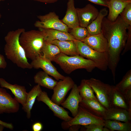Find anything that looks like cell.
<instances>
[{
	"instance_id": "603a6c76",
	"label": "cell",
	"mask_w": 131,
	"mask_h": 131,
	"mask_svg": "<svg viewBox=\"0 0 131 131\" xmlns=\"http://www.w3.org/2000/svg\"><path fill=\"white\" fill-rule=\"evenodd\" d=\"M49 42L56 45L61 52L66 55L73 56L79 55L74 41L55 40Z\"/></svg>"
},
{
	"instance_id": "7c38bea8",
	"label": "cell",
	"mask_w": 131,
	"mask_h": 131,
	"mask_svg": "<svg viewBox=\"0 0 131 131\" xmlns=\"http://www.w3.org/2000/svg\"><path fill=\"white\" fill-rule=\"evenodd\" d=\"M19 103L8 93L5 89L0 88V114L18 112Z\"/></svg>"
},
{
	"instance_id": "484cf974",
	"label": "cell",
	"mask_w": 131,
	"mask_h": 131,
	"mask_svg": "<svg viewBox=\"0 0 131 131\" xmlns=\"http://www.w3.org/2000/svg\"><path fill=\"white\" fill-rule=\"evenodd\" d=\"M108 11L106 8L101 9L95 19L86 28L90 34L93 35L101 32V27L104 18L108 14Z\"/></svg>"
},
{
	"instance_id": "74e56055",
	"label": "cell",
	"mask_w": 131,
	"mask_h": 131,
	"mask_svg": "<svg viewBox=\"0 0 131 131\" xmlns=\"http://www.w3.org/2000/svg\"><path fill=\"white\" fill-rule=\"evenodd\" d=\"M0 124L3 125L5 127L11 130H13L14 128L13 125L12 123L5 122L0 120Z\"/></svg>"
},
{
	"instance_id": "9c48e42d",
	"label": "cell",
	"mask_w": 131,
	"mask_h": 131,
	"mask_svg": "<svg viewBox=\"0 0 131 131\" xmlns=\"http://www.w3.org/2000/svg\"><path fill=\"white\" fill-rule=\"evenodd\" d=\"M75 83L70 77H65L63 80L57 82L53 89V94L50 99L51 101L59 105L64 101L69 91L73 87Z\"/></svg>"
},
{
	"instance_id": "83f0119b",
	"label": "cell",
	"mask_w": 131,
	"mask_h": 131,
	"mask_svg": "<svg viewBox=\"0 0 131 131\" xmlns=\"http://www.w3.org/2000/svg\"><path fill=\"white\" fill-rule=\"evenodd\" d=\"M104 127L108 129L110 131H131V121L121 122L120 121L112 120H105Z\"/></svg>"
},
{
	"instance_id": "277c9868",
	"label": "cell",
	"mask_w": 131,
	"mask_h": 131,
	"mask_svg": "<svg viewBox=\"0 0 131 131\" xmlns=\"http://www.w3.org/2000/svg\"><path fill=\"white\" fill-rule=\"evenodd\" d=\"M53 61L59 65L65 73L68 74L80 69H85L87 72H91L96 67L93 62L80 55L70 56L61 53Z\"/></svg>"
},
{
	"instance_id": "f6af8a7d",
	"label": "cell",
	"mask_w": 131,
	"mask_h": 131,
	"mask_svg": "<svg viewBox=\"0 0 131 131\" xmlns=\"http://www.w3.org/2000/svg\"><path fill=\"white\" fill-rule=\"evenodd\" d=\"M126 1H131V0H123Z\"/></svg>"
},
{
	"instance_id": "9a60e30c",
	"label": "cell",
	"mask_w": 131,
	"mask_h": 131,
	"mask_svg": "<svg viewBox=\"0 0 131 131\" xmlns=\"http://www.w3.org/2000/svg\"><path fill=\"white\" fill-rule=\"evenodd\" d=\"M82 41L96 51L102 52H108L107 42L102 32L93 35L89 34Z\"/></svg>"
},
{
	"instance_id": "5b68a950",
	"label": "cell",
	"mask_w": 131,
	"mask_h": 131,
	"mask_svg": "<svg viewBox=\"0 0 131 131\" xmlns=\"http://www.w3.org/2000/svg\"><path fill=\"white\" fill-rule=\"evenodd\" d=\"M76 44L80 55L93 62L96 67L102 71H106L108 67V52H100L91 48L82 41L75 40Z\"/></svg>"
},
{
	"instance_id": "f546056e",
	"label": "cell",
	"mask_w": 131,
	"mask_h": 131,
	"mask_svg": "<svg viewBox=\"0 0 131 131\" xmlns=\"http://www.w3.org/2000/svg\"><path fill=\"white\" fill-rule=\"evenodd\" d=\"M124 94L131 90V70L128 71L122 80L115 86Z\"/></svg>"
},
{
	"instance_id": "4dcf8cb0",
	"label": "cell",
	"mask_w": 131,
	"mask_h": 131,
	"mask_svg": "<svg viewBox=\"0 0 131 131\" xmlns=\"http://www.w3.org/2000/svg\"><path fill=\"white\" fill-rule=\"evenodd\" d=\"M70 33L76 40L82 41L89 34L86 28L80 26L71 29Z\"/></svg>"
},
{
	"instance_id": "5bb4252c",
	"label": "cell",
	"mask_w": 131,
	"mask_h": 131,
	"mask_svg": "<svg viewBox=\"0 0 131 131\" xmlns=\"http://www.w3.org/2000/svg\"><path fill=\"white\" fill-rule=\"evenodd\" d=\"M71 91L66 100L61 105L64 108L68 109L73 117L77 114L79 104L82 100L78 90V86L75 83L71 89Z\"/></svg>"
},
{
	"instance_id": "f1b7e54d",
	"label": "cell",
	"mask_w": 131,
	"mask_h": 131,
	"mask_svg": "<svg viewBox=\"0 0 131 131\" xmlns=\"http://www.w3.org/2000/svg\"><path fill=\"white\" fill-rule=\"evenodd\" d=\"M78 88L82 99L94 100L98 101L94 94L93 91L87 83L86 79L82 80L80 85L78 86Z\"/></svg>"
},
{
	"instance_id": "2e32d148",
	"label": "cell",
	"mask_w": 131,
	"mask_h": 131,
	"mask_svg": "<svg viewBox=\"0 0 131 131\" xmlns=\"http://www.w3.org/2000/svg\"><path fill=\"white\" fill-rule=\"evenodd\" d=\"M0 86L2 88L10 90L17 101L22 106L25 105L27 92L24 86L16 84H11L2 78H0Z\"/></svg>"
},
{
	"instance_id": "30bf717a",
	"label": "cell",
	"mask_w": 131,
	"mask_h": 131,
	"mask_svg": "<svg viewBox=\"0 0 131 131\" xmlns=\"http://www.w3.org/2000/svg\"><path fill=\"white\" fill-rule=\"evenodd\" d=\"M51 62L41 55L32 60L30 64L33 68L42 69L43 71L57 81L64 79L65 76L58 72Z\"/></svg>"
},
{
	"instance_id": "60d3db41",
	"label": "cell",
	"mask_w": 131,
	"mask_h": 131,
	"mask_svg": "<svg viewBox=\"0 0 131 131\" xmlns=\"http://www.w3.org/2000/svg\"><path fill=\"white\" fill-rule=\"evenodd\" d=\"M5 127L2 125L0 124V131H2L3 130Z\"/></svg>"
},
{
	"instance_id": "7402d4cb",
	"label": "cell",
	"mask_w": 131,
	"mask_h": 131,
	"mask_svg": "<svg viewBox=\"0 0 131 131\" xmlns=\"http://www.w3.org/2000/svg\"><path fill=\"white\" fill-rule=\"evenodd\" d=\"M79 105L93 115L104 119L106 109L98 101L82 99Z\"/></svg>"
},
{
	"instance_id": "7a4b0ae2",
	"label": "cell",
	"mask_w": 131,
	"mask_h": 131,
	"mask_svg": "<svg viewBox=\"0 0 131 131\" xmlns=\"http://www.w3.org/2000/svg\"><path fill=\"white\" fill-rule=\"evenodd\" d=\"M25 31L24 28H22L9 32L4 37L6 44L4 50L7 58L18 67L30 69L33 68L19 41L20 34Z\"/></svg>"
},
{
	"instance_id": "44dd1931",
	"label": "cell",
	"mask_w": 131,
	"mask_h": 131,
	"mask_svg": "<svg viewBox=\"0 0 131 131\" xmlns=\"http://www.w3.org/2000/svg\"><path fill=\"white\" fill-rule=\"evenodd\" d=\"M106 2L109 9L107 18L109 21L113 22L116 20L126 6L131 3V1L109 0Z\"/></svg>"
},
{
	"instance_id": "f35d334b",
	"label": "cell",
	"mask_w": 131,
	"mask_h": 131,
	"mask_svg": "<svg viewBox=\"0 0 131 131\" xmlns=\"http://www.w3.org/2000/svg\"><path fill=\"white\" fill-rule=\"evenodd\" d=\"M81 126L79 125H73L70 126L68 129L69 131H77L80 128Z\"/></svg>"
},
{
	"instance_id": "ac0fdd59",
	"label": "cell",
	"mask_w": 131,
	"mask_h": 131,
	"mask_svg": "<svg viewBox=\"0 0 131 131\" xmlns=\"http://www.w3.org/2000/svg\"><path fill=\"white\" fill-rule=\"evenodd\" d=\"M74 0H68L67 3L66 14L61 20L69 28L72 29L79 26V21Z\"/></svg>"
},
{
	"instance_id": "7bdbcfd3",
	"label": "cell",
	"mask_w": 131,
	"mask_h": 131,
	"mask_svg": "<svg viewBox=\"0 0 131 131\" xmlns=\"http://www.w3.org/2000/svg\"><path fill=\"white\" fill-rule=\"evenodd\" d=\"M5 0H0V2L1 1H4ZM1 16H2L1 15V14H0V19L1 18Z\"/></svg>"
},
{
	"instance_id": "ee69618b",
	"label": "cell",
	"mask_w": 131,
	"mask_h": 131,
	"mask_svg": "<svg viewBox=\"0 0 131 131\" xmlns=\"http://www.w3.org/2000/svg\"><path fill=\"white\" fill-rule=\"evenodd\" d=\"M103 0L106 2L107 1H108L109 0Z\"/></svg>"
},
{
	"instance_id": "e0dca14e",
	"label": "cell",
	"mask_w": 131,
	"mask_h": 131,
	"mask_svg": "<svg viewBox=\"0 0 131 131\" xmlns=\"http://www.w3.org/2000/svg\"><path fill=\"white\" fill-rule=\"evenodd\" d=\"M110 102L111 107L125 109L131 112V106L124 94L115 86L112 85Z\"/></svg>"
},
{
	"instance_id": "4fadbf2b",
	"label": "cell",
	"mask_w": 131,
	"mask_h": 131,
	"mask_svg": "<svg viewBox=\"0 0 131 131\" xmlns=\"http://www.w3.org/2000/svg\"><path fill=\"white\" fill-rule=\"evenodd\" d=\"M79 26L87 28L96 18L99 13L98 9L89 4L82 8H76Z\"/></svg>"
},
{
	"instance_id": "e575fe53",
	"label": "cell",
	"mask_w": 131,
	"mask_h": 131,
	"mask_svg": "<svg viewBox=\"0 0 131 131\" xmlns=\"http://www.w3.org/2000/svg\"><path fill=\"white\" fill-rule=\"evenodd\" d=\"M32 128L33 131H41L43 129V125L41 123L36 122L33 125Z\"/></svg>"
},
{
	"instance_id": "ffe728a7",
	"label": "cell",
	"mask_w": 131,
	"mask_h": 131,
	"mask_svg": "<svg viewBox=\"0 0 131 131\" xmlns=\"http://www.w3.org/2000/svg\"><path fill=\"white\" fill-rule=\"evenodd\" d=\"M104 119L130 122L131 120V112L125 109L111 107L106 109Z\"/></svg>"
},
{
	"instance_id": "836d02e7",
	"label": "cell",
	"mask_w": 131,
	"mask_h": 131,
	"mask_svg": "<svg viewBox=\"0 0 131 131\" xmlns=\"http://www.w3.org/2000/svg\"><path fill=\"white\" fill-rule=\"evenodd\" d=\"M127 30V38L125 46L122 53V55H124L131 49V26H129Z\"/></svg>"
},
{
	"instance_id": "b9f144b4",
	"label": "cell",
	"mask_w": 131,
	"mask_h": 131,
	"mask_svg": "<svg viewBox=\"0 0 131 131\" xmlns=\"http://www.w3.org/2000/svg\"><path fill=\"white\" fill-rule=\"evenodd\" d=\"M103 131H110L108 128L104 127Z\"/></svg>"
},
{
	"instance_id": "8992f818",
	"label": "cell",
	"mask_w": 131,
	"mask_h": 131,
	"mask_svg": "<svg viewBox=\"0 0 131 131\" xmlns=\"http://www.w3.org/2000/svg\"><path fill=\"white\" fill-rule=\"evenodd\" d=\"M105 120L90 113L79 105L77 114L70 121L63 122L61 124L62 128L66 130L73 125H86L92 124L104 125Z\"/></svg>"
},
{
	"instance_id": "52a82bcc",
	"label": "cell",
	"mask_w": 131,
	"mask_h": 131,
	"mask_svg": "<svg viewBox=\"0 0 131 131\" xmlns=\"http://www.w3.org/2000/svg\"><path fill=\"white\" fill-rule=\"evenodd\" d=\"M86 81L95 93L98 101L106 109L111 107L110 95L112 85L93 78Z\"/></svg>"
},
{
	"instance_id": "cb8c5ba5",
	"label": "cell",
	"mask_w": 131,
	"mask_h": 131,
	"mask_svg": "<svg viewBox=\"0 0 131 131\" xmlns=\"http://www.w3.org/2000/svg\"><path fill=\"white\" fill-rule=\"evenodd\" d=\"M42 91L41 86L37 84L27 93L26 103L25 105L22 106V109L26 113L28 119L31 118V110L37 96Z\"/></svg>"
},
{
	"instance_id": "8fae6325",
	"label": "cell",
	"mask_w": 131,
	"mask_h": 131,
	"mask_svg": "<svg viewBox=\"0 0 131 131\" xmlns=\"http://www.w3.org/2000/svg\"><path fill=\"white\" fill-rule=\"evenodd\" d=\"M38 101H42L53 112L54 115L64 121L67 122L73 118L70 116L68 112L64 107H61L51 100L47 92L42 91L36 98Z\"/></svg>"
},
{
	"instance_id": "d6986e66",
	"label": "cell",
	"mask_w": 131,
	"mask_h": 131,
	"mask_svg": "<svg viewBox=\"0 0 131 131\" xmlns=\"http://www.w3.org/2000/svg\"><path fill=\"white\" fill-rule=\"evenodd\" d=\"M39 30L43 33L44 40L48 42L55 40L60 41L76 40L68 32L52 29L39 28Z\"/></svg>"
},
{
	"instance_id": "4316f807",
	"label": "cell",
	"mask_w": 131,
	"mask_h": 131,
	"mask_svg": "<svg viewBox=\"0 0 131 131\" xmlns=\"http://www.w3.org/2000/svg\"><path fill=\"white\" fill-rule=\"evenodd\" d=\"M41 52L44 57L51 61H53L56 57L61 53L57 46L45 40Z\"/></svg>"
},
{
	"instance_id": "d4e9b609",
	"label": "cell",
	"mask_w": 131,
	"mask_h": 131,
	"mask_svg": "<svg viewBox=\"0 0 131 131\" xmlns=\"http://www.w3.org/2000/svg\"><path fill=\"white\" fill-rule=\"evenodd\" d=\"M49 75L44 71L38 72L34 77V82L50 90H53L57 81L49 77Z\"/></svg>"
},
{
	"instance_id": "6da1fadb",
	"label": "cell",
	"mask_w": 131,
	"mask_h": 131,
	"mask_svg": "<svg viewBox=\"0 0 131 131\" xmlns=\"http://www.w3.org/2000/svg\"><path fill=\"white\" fill-rule=\"evenodd\" d=\"M129 26L119 15L114 21L105 17L103 20L101 32L106 39L108 46V67L113 78L115 76L116 68L124 49L127 38V30Z\"/></svg>"
},
{
	"instance_id": "8d00e7d4",
	"label": "cell",
	"mask_w": 131,
	"mask_h": 131,
	"mask_svg": "<svg viewBox=\"0 0 131 131\" xmlns=\"http://www.w3.org/2000/svg\"><path fill=\"white\" fill-rule=\"evenodd\" d=\"M94 4L107 7L106 2L103 0H88Z\"/></svg>"
},
{
	"instance_id": "d6a6232c",
	"label": "cell",
	"mask_w": 131,
	"mask_h": 131,
	"mask_svg": "<svg viewBox=\"0 0 131 131\" xmlns=\"http://www.w3.org/2000/svg\"><path fill=\"white\" fill-rule=\"evenodd\" d=\"M81 131H103L104 125L92 124L82 126Z\"/></svg>"
},
{
	"instance_id": "3957f363",
	"label": "cell",
	"mask_w": 131,
	"mask_h": 131,
	"mask_svg": "<svg viewBox=\"0 0 131 131\" xmlns=\"http://www.w3.org/2000/svg\"><path fill=\"white\" fill-rule=\"evenodd\" d=\"M44 41V34L39 30L25 31L19 38V43L26 57L32 60L41 55V50Z\"/></svg>"
},
{
	"instance_id": "ba28073f",
	"label": "cell",
	"mask_w": 131,
	"mask_h": 131,
	"mask_svg": "<svg viewBox=\"0 0 131 131\" xmlns=\"http://www.w3.org/2000/svg\"><path fill=\"white\" fill-rule=\"evenodd\" d=\"M39 20L34 24V26L39 28L52 29L68 32L69 28L54 12H51L44 15L37 16Z\"/></svg>"
},
{
	"instance_id": "ab89813d",
	"label": "cell",
	"mask_w": 131,
	"mask_h": 131,
	"mask_svg": "<svg viewBox=\"0 0 131 131\" xmlns=\"http://www.w3.org/2000/svg\"><path fill=\"white\" fill-rule=\"evenodd\" d=\"M43 2L46 3H54L59 0H33Z\"/></svg>"
},
{
	"instance_id": "d590c367",
	"label": "cell",
	"mask_w": 131,
	"mask_h": 131,
	"mask_svg": "<svg viewBox=\"0 0 131 131\" xmlns=\"http://www.w3.org/2000/svg\"><path fill=\"white\" fill-rule=\"evenodd\" d=\"M7 66V63L4 56L0 54V68L4 69Z\"/></svg>"
},
{
	"instance_id": "1f68e13d",
	"label": "cell",
	"mask_w": 131,
	"mask_h": 131,
	"mask_svg": "<svg viewBox=\"0 0 131 131\" xmlns=\"http://www.w3.org/2000/svg\"><path fill=\"white\" fill-rule=\"evenodd\" d=\"M120 15L123 21L128 26H131V3L126 6Z\"/></svg>"
}]
</instances>
